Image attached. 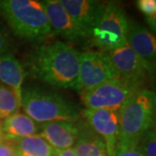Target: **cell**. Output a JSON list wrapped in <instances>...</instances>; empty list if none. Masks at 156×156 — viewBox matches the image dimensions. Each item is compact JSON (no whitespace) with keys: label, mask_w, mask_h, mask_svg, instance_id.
I'll use <instances>...</instances> for the list:
<instances>
[{"label":"cell","mask_w":156,"mask_h":156,"mask_svg":"<svg viewBox=\"0 0 156 156\" xmlns=\"http://www.w3.org/2000/svg\"><path fill=\"white\" fill-rule=\"evenodd\" d=\"M6 140L22 139L39 134L40 125L26 114L17 112L5 119L1 124Z\"/></svg>","instance_id":"2e32d148"},{"label":"cell","mask_w":156,"mask_h":156,"mask_svg":"<svg viewBox=\"0 0 156 156\" xmlns=\"http://www.w3.org/2000/svg\"><path fill=\"white\" fill-rule=\"evenodd\" d=\"M4 140H5V135H4L3 130H2V127L0 125V142L4 141Z\"/></svg>","instance_id":"484cf974"},{"label":"cell","mask_w":156,"mask_h":156,"mask_svg":"<svg viewBox=\"0 0 156 156\" xmlns=\"http://www.w3.org/2000/svg\"><path fill=\"white\" fill-rule=\"evenodd\" d=\"M78 133L77 122H51L40 124L39 134L56 150L74 147Z\"/></svg>","instance_id":"4fadbf2b"},{"label":"cell","mask_w":156,"mask_h":156,"mask_svg":"<svg viewBox=\"0 0 156 156\" xmlns=\"http://www.w3.org/2000/svg\"><path fill=\"white\" fill-rule=\"evenodd\" d=\"M142 89H146V85L118 77L81 92L80 95L86 108L119 111L132 95Z\"/></svg>","instance_id":"8992f818"},{"label":"cell","mask_w":156,"mask_h":156,"mask_svg":"<svg viewBox=\"0 0 156 156\" xmlns=\"http://www.w3.org/2000/svg\"><path fill=\"white\" fill-rule=\"evenodd\" d=\"M21 108L14 91L5 84H0V119H6L18 112Z\"/></svg>","instance_id":"ac0fdd59"},{"label":"cell","mask_w":156,"mask_h":156,"mask_svg":"<svg viewBox=\"0 0 156 156\" xmlns=\"http://www.w3.org/2000/svg\"><path fill=\"white\" fill-rule=\"evenodd\" d=\"M21 107L24 114L38 124L76 122L82 116L76 103L60 93L36 84H28L22 89Z\"/></svg>","instance_id":"7a4b0ae2"},{"label":"cell","mask_w":156,"mask_h":156,"mask_svg":"<svg viewBox=\"0 0 156 156\" xmlns=\"http://www.w3.org/2000/svg\"><path fill=\"white\" fill-rule=\"evenodd\" d=\"M108 53L120 77L146 86L152 81L145 64L128 44Z\"/></svg>","instance_id":"7c38bea8"},{"label":"cell","mask_w":156,"mask_h":156,"mask_svg":"<svg viewBox=\"0 0 156 156\" xmlns=\"http://www.w3.org/2000/svg\"><path fill=\"white\" fill-rule=\"evenodd\" d=\"M120 133L117 143L138 145L156 119V91L142 89L119 110Z\"/></svg>","instance_id":"277c9868"},{"label":"cell","mask_w":156,"mask_h":156,"mask_svg":"<svg viewBox=\"0 0 156 156\" xmlns=\"http://www.w3.org/2000/svg\"><path fill=\"white\" fill-rule=\"evenodd\" d=\"M0 156H17L14 146L11 140L0 142Z\"/></svg>","instance_id":"7402d4cb"},{"label":"cell","mask_w":156,"mask_h":156,"mask_svg":"<svg viewBox=\"0 0 156 156\" xmlns=\"http://www.w3.org/2000/svg\"><path fill=\"white\" fill-rule=\"evenodd\" d=\"M147 24L150 27L151 30L154 33H156V14H154L152 17H147Z\"/></svg>","instance_id":"d4e9b609"},{"label":"cell","mask_w":156,"mask_h":156,"mask_svg":"<svg viewBox=\"0 0 156 156\" xmlns=\"http://www.w3.org/2000/svg\"><path fill=\"white\" fill-rule=\"evenodd\" d=\"M140 149L146 156H156V134L150 129L146 133L139 141Z\"/></svg>","instance_id":"d6986e66"},{"label":"cell","mask_w":156,"mask_h":156,"mask_svg":"<svg viewBox=\"0 0 156 156\" xmlns=\"http://www.w3.org/2000/svg\"><path fill=\"white\" fill-rule=\"evenodd\" d=\"M137 6L147 17L156 14V0H139L137 1Z\"/></svg>","instance_id":"44dd1931"},{"label":"cell","mask_w":156,"mask_h":156,"mask_svg":"<svg viewBox=\"0 0 156 156\" xmlns=\"http://www.w3.org/2000/svg\"><path fill=\"white\" fill-rule=\"evenodd\" d=\"M25 76L22 63L12 53L6 52L0 56V81L14 91L20 102Z\"/></svg>","instance_id":"9a60e30c"},{"label":"cell","mask_w":156,"mask_h":156,"mask_svg":"<svg viewBox=\"0 0 156 156\" xmlns=\"http://www.w3.org/2000/svg\"><path fill=\"white\" fill-rule=\"evenodd\" d=\"M80 54L73 46L59 40L38 45L25 58V75L57 88L76 89Z\"/></svg>","instance_id":"6da1fadb"},{"label":"cell","mask_w":156,"mask_h":156,"mask_svg":"<svg viewBox=\"0 0 156 156\" xmlns=\"http://www.w3.org/2000/svg\"><path fill=\"white\" fill-rule=\"evenodd\" d=\"M118 77L120 76L108 52L86 51L80 54V65L76 87L80 93Z\"/></svg>","instance_id":"52a82bcc"},{"label":"cell","mask_w":156,"mask_h":156,"mask_svg":"<svg viewBox=\"0 0 156 156\" xmlns=\"http://www.w3.org/2000/svg\"><path fill=\"white\" fill-rule=\"evenodd\" d=\"M54 34L70 43H82L89 40L87 35L62 7L59 0L41 1Z\"/></svg>","instance_id":"30bf717a"},{"label":"cell","mask_w":156,"mask_h":156,"mask_svg":"<svg viewBox=\"0 0 156 156\" xmlns=\"http://www.w3.org/2000/svg\"><path fill=\"white\" fill-rule=\"evenodd\" d=\"M128 45L145 64L152 81L156 79V36L136 23H130Z\"/></svg>","instance_id":"8fae6325"},{"label":"cell","mask_w":156,"mask_h":156,"mask_svg":"<svg viewBox=\"0 0 156 156\" xmlns=\"http://www.w3.org/2000/svg\"><path fill=\"white\" fill-rule=\"evenodd\" d=\"M54 156H76L74 147L67 148V149H62L57 150Z\"/></svg>","instance_id":"cb8c5ba5"},{"label":"cell","mask_w":156,"mask_h":156,"mask_svg":"<svg viewBox=\"0 0 156 156\" xmlns=\"http://www.w3.org/2000/svg\"><path fill=\"white\" fill-rule=\"evenodd\" d=\"M11 141L17 156H54L57 151L39 134Z\"/></svg>","instance_id":"e0dca14e"},{"label":"cell","mask_w":156,"mask_h":156,"mask_svg":"<svg viewBox=\"0 0 156 156\" xmlns=\"http://www.w3.org/2000/svg\"><path fill=\"white\" fill-rule=\"evenodd\" d=\"M0 14L17 37L41 44L54 32L41 2L35 0H0Z\"/></svg>","instance_id":"3957f363"},{"label":"cell","mask_w":156,"mask_h":156,"mask_svg":"<svg viewBox=\"0 0 156 156\" xmlns=\"http://www.w3.org/2000/svg\"><path fill=\"white\" fill-rule=\"evenodd\" d=\"M0 125H1V123H0Z\"/></svg>","instance_id":"83f0119b"},{"label":"cell","mask_w":156,"mask_h":156,"mask_svg":"<svg viewBox=\"0 0 156 156\" xmlns=\"http://www.w3.org/2000/svg\"><path fill=\"white\" fill-rule=\"evenodd\" d=\"M154 132V134H156V119L155 121H154V125H153V127H152V128H151Z\"/></svg>","instance_id":"4316f807"},{"label":"cell","mask_w":156,"mask_h":156,"mask_svg":"<svg viewBox=\"0 0 156 156\" xmlns=\"http://www.w3.org/2000/svg\"><path fill=\"white\" fill-rule=\"evenodd\" d=\"M81 113L90 128L103 139L106 144L108 156L115 155L120 133L119 111L85 108L82 109Z\"/></svg>","instance_id":"ba28073f"},{"label":"cell","mask_w":156,"mask_h":156,"mask_svg":"<svg viewBox=\"0 0 156 156\" xmlns=\"http://www.w3.org/2000/svg\"><path fill=\"white\" fill-rule=\"evenodd\" d=\"M9 49V41L5 31L0 27V56L8 52Z\"/></svg>","instance_id":"603a6c76"},{"label":"cell","mask_w":156,"mask_h":156,"mask_svg":"<svg viewBox=\"0 0 156 156\" xmlns=\"http://www.w3.org/2000/svg\"><path fill=\"white\" fill-rule=\"evenodd\" d=\"M76 142L74 146L76 156H108L106 144L86 121H78Z\"/></svg>","instance_id":"5bb4252c"},{"label":"cell","mask_w":156,"mask_h":156,"mask_svg":"<svg viewBox=\"0 0 156 156\" xmlns=\"http://www.w3.org/2000/svg\"><path fill=\"white\" fill-rule=\"evenodd\" d=\"M130 22L125 11L115 2L106 3L105 10L90 44L103 52H111L128 44Z\"/></svg>","instance_id":"5b68a950"},{"label":"cell","mask_w":156,"mask_h":156,"mask_svg":"<svg viewBox=\"0 0 156 156\" xmlns=\"http://www.w3.org/2000/svg\"><path fill=\"white\" fill-rule=\"evenodd\" d=\"M89 40L100 23L106 3L97 0H59Z\"/></svg>","instance_id":"9c48e42d"},{"label":"cell","mask_w":156,"mask_h":156,"mask_svg":"<svg viewBox=\"0 0 156 156\" xmlns=\"http://www.w3.org/2000/svg\"><path fill=\"white\" fill-rule=\"evenodd\" d=\"M114 156H146L138 145L117 143Z\"/></svg>","instance_id":"ffe728a7"}]
</instances>
